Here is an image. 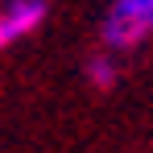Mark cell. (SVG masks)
I'll use <instances>...</instances> for the list:
<instances>
[{
    "mask_svg": "<svg viewBox=\"0 0 153 153\" xmlns=\"http://www.w3.org/2000/svg\"><path fill=\"white\" fill-rule=\"evenodd\" d=\"M153 37V0H112L100 21V46L108 54H128Z\"/></svg>",
    "mask_w": 153,
    "mask_h": 153,
    "instance_id": "obj_1",
    "label": "cell"
},
{
    "mask_svg": "<svg viewBox=\"0 0 153 153\" xmlns=\"http://www.w3.org/2000/svg\"><path fill=\"white\" fill-rule=\"evenodd\" d=\"M50 17V0H0V54L33 37Z\"/></svg>",
    "mask_w": 153,
    "mask_h": 153,
    "instance_id": "obj_2",
    "label": "cell"
},
{
    "mask_svg": "<svg viewBox=\"0 0 153 153\" xmlns=\"http://www.w3.org/2000/svg\"><path fill=\"white\" fill-rule=\"evenodd\" d=\"M83 79H87L95 91H112V87L120 83V62H116V54H108V50L91 54V58L83 62Z\"/></svg>",
    "mask_w": 153,
    "mask_h": 153,
    "instance_id": "obj_3",
    "label": "cell"
}]
</instances>
